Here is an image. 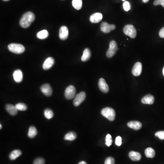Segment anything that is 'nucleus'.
Instances as JSON below:
<instances>
[{"instance_id": "obj_29", "label": "nucleus", "mask_w": 164, "mask_h": 164, "mask_svg": "<svg viewBox=\"0 0 164 164\" xmlns=\"http://www.w3.org/2000/svg\"><path fill=\"white\" fill-rule=\"evenodd\" d=\"M105 141V144L108 147L111 146L113 141H112V136L110 134H107L106 136Z\"/></svg>"}, {"instance_id": "obj_14", "label": "nucleus", "mask_w": 164, "mask_h": 164, "mask_svg": "<svg viewBox=\"0 0 164 164\" xmlns=\"http://www.w3.org/2000/svg\"><path fill=\"white\" fill-rule=\"evenodd\" d=\"M13 77L15 82L20 83L23 81V72L20 69H17L13 72Z\"/></svg>"}, {"instance_id": "obj_15", "label": "nucleus", "mask_w": 164, "mask_h": 164, "mask_svg": "<svg viewBox=\"0 0 164 164\" xmlns=\"http://www.w3.org/2000/svg\"><path fill=\"white\" fill-rule=\"evenodd\" d=\"M103 15L101 13H95L92 14L90 18V21L92 23H96L102 20Z\"/></svg>"}, {"instance_id": "obj_19", "label": "nucleus", "mask_w": 164, "mask_h": 164, "mask_svg": "<svg viewBox=\"0 0 164 164\" xmlns=\"http://www.w3.org/2000/svg\"><path fill=\"white\" fill-rule=\"evenodd\" d=\"M129 157L133 161H139L141 158V154L135 151H130L129 153Z\"/></svg>"}, {"instance_id": "obj_30", "label": "nucleus", "mask_w": 164, "mask_h": 164, "mask_svg": "<svg viewBox=\"0 0 164 164\" xmlns=\"http://www.w3.org/2000/svg\"><path fill=\"white\" fill-rule=\"evenodd\" d=\"M155 136L160 139V140H164V131H158L155 134Z\"/></svg>"}, {"instance_id": "obj_10", "label": "nucleus", "mask_w": 164, "mask_h": 164, "mask_svg": "<svg viewBox=\"0 0 164 164\" xmlns=\"http://www.w3.org/2000/svg\"><path fill=\"white\" fill-rule=\"evenodd\" d=\"M68 36V30L67 27L65 26H62L59 29V37L60 39L65 40Z\"/></svg>"}, {"instance_id": "obj_39", "label": "nucleus", "mask_w": 164, "mask_h": 164, "mask_svg": "<svg viewBox=\"0 0 164 164\" xmlns=\"http://www.w3.org/2000/svg\"><path fill=\"white\" fill-rule=\"evenodd\" d=\"M163 75H164V67L163 69Z\"/></svg>"}, {"instance_id": "obj_9", "label": "nucleus", "mask_w": 164, "mask_h": 164, "mask_svg": "<svg viewBox=\"0 0 164 164\" xmlns=\"http://www.w3.org/2000/svg\"><path fill=\"white\" fill-rule=\"evenodd\" d=\"M142 65L140 62L135 63L132 70V73L134 76H139L141 74Z\"/></svg>"}, {"instance_id": "obj_23", "label": "nucleus", "mask_w": 164, "mask_h": 164, "mask_svg": "<svg viewBox=\"0 0 164 164\" xmlns=\"http://www.w3.org/2000/svg\"><path fill=\"white\" fill-rule=\"evenodd\" d=\"M77 134L74 132H70L64 136V140L67 141H72L75 140Z\"/></svg>"}, {"instance_id": "obj_21", "label": "nucleus", "mask_w": 164, "mask_h": 164, "mask_svg": "<svg viewBox=\"0 0 164 164\" xmlns=\"http://www.w3.org/2000/svg\"><path fill=\"white\" fill-rule=\"evenodd\" d=\"M21 154V150H16L12 151L9 155V158L11 160H15L19 157Z\"/></svg>"}, {"instance_id": "obj_27", "label": "nucleus", "mask_w": 164, "mask_h": 164, "mask_svg": "<svg viewBox=\"0 0 164 164\" xmlns=\"http://www.w3.org/2000/svg\"><path fill=\"white\" fill-rule=\"evenodd\" d=\"M44 116L47 119H51L53 116V113L50 109H46L44 111Z\"/></svg>"}, {"instance_id": "obj_37", "label": "nucleus", "mask_w": 164, "mask_h": 164, "mask_svg": "<svg viewBox=\"0 0 164 164\" xmlns=\"http://www.w3.org/2000/svg\"><path fill=\"white\" fill-rule=\"evenodd\" d=\"M78 164H87L86 162H85L84 161H80L79 163Z\"/></svg>"}, {"instance_id": "obj_13", "label": "nucleus", "mask_w": 164, "mask_h": 164, "mask_svg": "<svg viewBox=\"0 0 164 164\" xmlns=\"http://www.w3.org/2000/svg\"><path fill=\"white\" fill-rule=\"evenodd\" d=\"M54 63V59L52 57L47 58L43 63V69L45 70H48L52 67Z\"/></svg>"}, {"instance_id": "obj_25", "label": "nucleus", "mask_w": 164, "mask_h": 164, "mask_svg": "<svg viewBox=\"0 0 164 164\" xmlns=\"http://www.w3.org/2000/svg\"><path fill=\"white\" fill-rule=\"evenodd\" d=\"M82 4L83 2L82 0H72V6L76 10H79L81 9L82 7Z\"/></svg>"}, {"instance_id": "obj_20", "label": "nucleus", "mask_w": 164, "mask_h": 164, "mask_svg": "<svg viewBox=\"0 0 164 164\" xmlns=\"http://www.w3.org/2000/svg\"><path fill=\"white\" fill-rule=\"evenodd\" d=\"M91 52L89 48H86L83 51V54L81 57V60L83 62H86L90 58Z\"/></svg>"}, {"instance_id": "obj_40", "label": "nucleus", "mask_w": 164, "mask_h": 164, "mask_svg": "<svg viewBox=\"0 0 164 164\" xmlns=\"http://www.w3.org/2000/svg\"><path fill=\"white\" fill-rule=\"evenodd\" d=\"M0 126H1V128H0V129H1V128H2V126H1V125H0Z\"/></svg>"}, {"instance_id": "obj_12", "label": "nucleus", "mask_w": 164, "mask_h": 164, "mask_svg": "<svg viewBox=\"0 0 164 164\" xmlns=\"http://www.w3.org/2000/svg\"><path fill=\"white\" fill-rule=\"evenodd\" d=\"M41 90L44 95L47 96H51L52 93L51 87L48 83L43 85L41 87Z\"/></svg>"}, {"instance_id": "obj_4", "label": "nucleus", "mask_w": 164, "mask_h": 164, "mask_svg": "<svg viewBox=\"0 0 164 164\" xmlns=\"http://www.w3.org/2000/svg\"><path fill=\"white\" fill-rule=\"evenodd\" d=\"M123 32L126 35L128 36L132 39H134L136 36V30L132 25L128 24L125 26L123 28Z\"/></svg>"}, {"instance_id": "obj_16", "label": "nucleus", "mask_w": 164, "mask_h": 164, "mask_svg": "<svg viewBox=\"0 0 164 164\" xmlns=\"http://www.w3.org/2000/svg\"><path fill=\"white\" fill-rule=\"evenodd\" d=\"M127 125L129 128L136 130H139L142 127L141 123L138 121H131L129 122L127 124Z\"/></svg>"}, {"instance_id": "obj_7", "label": "nucleus", "mask_w": 164, "mask_h": 164, "mask_svg": "<svg viewBox=\"0 0 164 164\" xmlns=\"http://www.w3.org/2000/svg\"><path fill=\"white\" fill-rule=\"evenodd\" d=\"M116 27L114 25L109 24L106 22H103L102 23L100 26V29L102 32L105 33H108L111 31L114 30Z\"/></svg>"}, {"instance_id": "obj_42", "label": "nucleus", "mask_w": 164, "mask_h": 164, "mask_svg": "<svg viewBox=\"0 0 164 164\" xmlns=\"http://www.w3.org/2000/svg\"><path fill=\"white\" fill-rule=\"evenodd\" d=\"M123 1H125V0H122Z\"/></svg>"}, {"instance_id": "obj_34", "label": "nucleus", "mask_w": 164, "mask_h": 164, "mask_svg": "<svg viewBox=\"0 0 164 164\" xmlns=\"http://www.w3.org/2000/svg\"><path fill=\"white\" fill-rule=\"evenodd\" d=\"M154 6H158L159 5H162L164 8V0H155L154 2Z\"/></svg>"}, {"instance_id": "obj_18", "label": "nucleus", "mask_w": 164, "mask_h": 164, "mask_svg": "<svg viewBox=\"0 0 164 164\" xmlns=\"http://www.w3.org/2000/svg\"><path fill=\"white\" fill-rule=\"evenodd\" d=\"M6 110L11 115H15L17 114V110L16 106L13 105L8 104L6 106Z\"/></svg>"}, {"instance_id": "obj_3", "label": "nucleus", "mask_w": 164, "mask_h": 164, "mask_svg": "<svg viewBox=\"0 0 164 164\" xmlns=\"http://www.w3.org/2000/svg\"><path fill=\"white\" fill-rule=\"evenodd\" d=\"M8 49L11 52L16 54H21L24 52L25 47L21 44L11 43L8 46Z\"/></svg>"}, {"instance_id": "obj_22", "label": "nucleus", "mask_w": 164, "mask_h": 164, "mask_svg": "<svg viewBox=\"0 0 164 164\" xmlns=\"http://www.w3.org/2000/svg\"><path fill=\"white\" fill-rule=\"evenodd\" d=\"M48 35L49 33L48 31L46 30H43L39 32L37 34V37L40 39H44L48 37Z\"/></svg>"}, {"instance_id": "obj_1", "label": "nucleus", "mask_w": 164, "mask_h": 164, "mask_svg": "<svg viewBox=\"0 0 164 164\" xmlns=\"http://www.w3.org/2000/svg\"><path fill=\"white\" fill-rule=\"evenodd\" d=\"M35 19V16L32 12H28L23 14L20 20V25L24 28H28Z\"/></svg>"}, {"instance_id": "obj_38", "label": "nucleus", "mask_w": 164, "mask_h": 164, "mask_svg": "<svg viewBox=\"0 0 164 164\" xmlns=\"http://www.w3.org/2000/svg\"><path fill=\"white\" fill-rule=\"evenodd\" d=\"M149 0H142V1H143L144 3H147L148 1H149Z\"/></svg>"}, {"instance_id": "obj_35", "label": "nucleus", "mask_w": 164, "mask_h": 164, "mask_svg": "<svg viewBox=\"0 0 164 164\" xmlns=\"http://www.w3.org/2000/svg\"><path fill=\"white\" fill-rule=\"evenodd\" d=\"M115 144L117 146H121L122 144V138L121 136H117L115 140Z\"/></svg>"}, {"instance_id": "obj_31", "label": "nucleus", "mask_w": 164, "mask_h": 164, "mask_svg": "<svg viewBox=\"0 0 164 164\" xmlns=\"http://www.w3.org/2000/svg\"><path fill=\"white\" fill-rule=\"evenodd\" d=\"M115 161L112 157H109L105 161V164H114Z\"/></svg>"}, {"instance_id": "obj_32", "label": "nucleus", "mask_w": 164, "mask_h": 164, "mask_svg": "<svg viewBox=\"0 0 164 164\" xmlns=\"http://www.w3.org/2000/svg\"><path fill=\"white\" fill-rule=\"evenodd\" d=\"M123 6V8H124V10L126 11V12H128V11L130 10V3L128 1H125Z\"/></svg>"}, {"instance_id": "obj_36", "label": "nucleus", "mask_w": 164, "mask_h": 164, "mask_svg": "<svg viewBox=\"0 0 164 164\" xmlns=\"http://www.w3.org/2000/svg\"><path fill=\"white\" fill-rule=\"evenodd\" d=\"M159 36L161 38H164V27L162 28L159 32Z\"/></svg>"}, {"instance_id": "obj_33", "label": "nucleus", "mask_w": 164, "mask_h": 164, "mask_svg": "<svg viewBox=\"0 0 164 164\" xmlns=\"http://www.w3.org/2000/svg\"><path fill=\"white\" fill-rule=\"evenodd\" d=\"M33 164H45V161L42 158H39L34 160Z\"/></svg>"}, {"instance_id": "obj_8", "label": "nucleus", "mask_w": 164, "mask_h": 164, "mask_svg": "<svg viewBox=\"0 0 164 164\" xmlns=\"http://www.w3.org/2000/svg\"><path fill=\"white\" fill-rule=\"evenodd\" d=\"M85 98V93L84 92H80L75 97L74 100V105L75 106H79L82 102L84 101Z\"/></svg>"}, {"instance_id": "obj_6", "label": "nucleus", "mask_w": 164, "mask_h": 164, "mask_svg": "<svg viewBox=\"0 0 164 164\" xmlns=\"http://www.w3.org/2000/svg\"><path fill=\"white\" fill-rule=\"evenodd\" d=\"M75 94V88L73 85H70L65 90L64 95L67 99H71L74 97Z\"/></svg>"}, {"instance_id": "obj_2", "label": "nucleus", "mask_w": 164, "mask_h": 164, "mask_svg": "<svg viewBox=\"0 0 164 164\" xmlns=\"http://www.w3.org/2000/svg\"><path fill=\"white\" fill-rule=\"evenodd\" d=\"M101 114L103 116L111 121H113L115 119V111L112 108L110 107L104 108L102 110Z\"/></svg>"}, {"instance_id": "obj_41", "label": "nucleus", "mask_w": 164, "mask_h": 164, "mask_svg": "<svg viewBox=\"0 0 164 164\" xmlns=\"http://www.w3.org/2000/svg\"><path fill=\"white\" fill-rule=\"evenodd\" d=\"M3 1H8L9 0H3Z\"/></svg>"}, {"instance_id": "obj_17", "label": "nucleus", "mask_w": 164, "mask_h": 164, "mask_svg": "<svg viewBox=\"0 0 164 164\" xmlns=\"http://www.w3.org/2000/svg\"><path fill=\"white\" fill-rule=\"evenodd\" d=\"M154 97L153 95L148 94L142 99L141 102L144 104L146 105H152L154 103Z\"/></svg>"}, {"instance_id": "obj_11", "label": "nucleus", "mask_w": 164, "mask_h": 164, "mask_svg": "<svg viewBox=\"0 0 164 164\" xmlns=\"http://www.w3.org/2000/svg\"><path fill=\"white\" fill-rule=\"evenodd\" d=\"M99 89L103 93H107L109 92V87L105 80L103 78L99 79Z\"/></svg>"}, {"instance_id": "obj_24", "label": "nucleus", "mask_w": 164, "mask_h": 164, "mask_svg": "<svg viewBox=\"0 0 164 164\" xmlns=\"http://www.w3.org/2000/svg\"><path fill=\"white\" fill-rule=\"evenodd\" d=\"M145 153L147 158H151L154 157L156 154L154 150L150 147L147 148L145 150Z\"/></svg>"}, {"instance_id": "obj_28", "label": "nucleus", "mask_w": 164, "mask_h": 164, "mask_svg": "<svg viewBox=\"0 0 164 164\" xmlns=\"http://www.w3.org/2000/svg\"><path fill=\"white\" fill-rule=\"evenodd\" d=\"M15 106L16 107L17 110H19V111H25L27 110V105L22 103H17L15 105Z\"/></svg>"}, {"instance_id": "obj_26", "label": "nucleus", "mask_w": 164, "mask_h": 164, "mask_svg": "<svg viewBox=\"0 0 164 164\" xmlns=\"http://www.w3.org/2000/svg\"><path fill=\"white\" fill-rule=\"evenodd\" d=\"M37 130L36 128L34 126H31L29 128L28 132V136L30 138H33L37 134Z\"/></svg>"}, {"instance_id": "obj_5", "label": "nucleus", "mask_w": 164, "mask_h": 164, "mask_svg": "<svg viewBox=\"0 0 164 164\" xmlns=\"http://www.w3.org/2000/svg\"><path fill=\"white\" fill-rule=\"evenodd\" d=\"M118 50V45L114 41H112L110 43L109 49L106 52V56L108 58H111L115 55Z\"/></svg>"}]
</instances>
